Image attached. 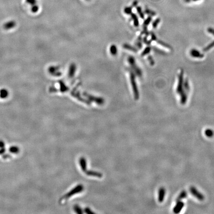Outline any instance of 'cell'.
Returning a JSON list of instances; mask_svg holds the SVG:
<instances>
[{
  "mask_svg": "<svg viewBox=\"0 0 214 214\" xmlns=\"http://www.w3.org/2000/svg\"><path fill=\"white\" fill-rule=\"evenodd\" d=\"M131 17H132V20L134 21V26H137L139 25V21L138 20L137 17L136 16V14H131Z\"/></svg>",
  "mask_w": 214,
  "mask_h": 214,
  "instance_id": "cell-14",
  "label": "cell"
},
{
  "mask_svg": "<svg viewBox=\"0 0 214 214\" xmlns=\"http://www.w3.org/2000/svg\"><path fill=\"white\" fill-rule=\"evenodd\" d=\"M184 204L182 201L177 202L176 205L173 209V212L175 214H178L182 211V209L184 207Z\"/></svg>",
  "mask_w": 214,
  "mask_h": 214,
  "instance_id": "cell-5",
  "label": "cell"
},
{
  "mask_svg": "<svg viewBox=\"0 0 214 214\" xmlns=\"http://www.w3.org/2000/svg\"><path fill=\"white\" fill-rule=\"evenodd\" d=\"M124 11L126 14H131V12H132V8L131 7H126L124 10Z\"/></svg>",
  "mask_w": 214,
  "mask_h": 214,
  "instance_id": "cell-19",
  "label": "cell"
},
{
  "mask_svg": "<svg viewBox=\"0 0 214 214\" xmlns=\"http://www.w3.org/2000/svg\"><path fill=\"white\" fill-rule=\"evenodd\" d=\"M74 210L77 214H81L83 213L82 211V209L80 208V207H79L78 205H75L74 206Z\"/></svg>",
  "mask_w": 214,
  "mask_h": 214,
  "instance_id": "cell-15",
  "label": "cell"
},
{
  "mask_svg": "<svg viewBox=\"0 0 214 214\" xmlns=\"http://www.w3.org/2000/svg\"><path fill=\"white\" fill-rule=\"evenodd\" d=\"M137 1L134 2V3H133V6H136V5H137Z\"/></svg>",
  "mask_w": 214,
  "mask_h": 214,
  "instance_id": "cell-27",
  "label": "cell"
},
{
  "mask_svg": "<svg viewBox=\"0 0 214 214\" xmlns=\"http://www.w3.org/2000/svg\"><path fill=\"white\" fill-rule=\"evenodd\" d=\"M123 47H124L125 48L127 49L128 50H131V51H134V52L136 51L135 49L134 48L131 47V46L129 45H128V44H125V45H123Z\"/></svg>",
  "mask_w": 214,
  "mask_h": 214,
  "instance_id": "cell-18",
  "label": "cell"
},
{
  "mask_svg": "<svg viewBox=\"0 0 214 214\" xmlns=\"http://www.w3.org/2000/svg\"><path fill=\"white\" fill-rule=\"evenodd\" d=\"M110 52H111V54L113 55H116L117 53V49H116V46L115 45L112 46L110 48Z\"/></svg>",
  "mask_w": 214,
  "mask_h": 214,
  "instance_id": "cell-16",
  "label": "cell"
},
{
  "mask_svg": "<svg viewBox=\"0 0 214 214\" xmlns=\"http://www.w3.org/2000/svg\"><path fill=\"white\" fill-rule=\"evenodd\" d=\"M151 21V18L150 17H148V19L145 21L144 25L146 26H147Z\"/></svg>",
  "mask_w": 214,
  "mask_h": 214,
  "instance_id": "cell-23",
  "label": "cell"
},
{
  "mask_svg": "<svg viewBox=\"0 0 214 214\" xmlns=\"http://www.w3.org/2000/svg\"><path fill=\"white\" fill-rule=\"evenodd\" d=\"M137 11L138 13L139 14V16L142 19H144V14H143V12H142V10H141V8L140 7H138L137 8Z\"/></svg>",
  "mask_w": 214,
  "mask_h": 214,
  "instance_id": "cell-17",
  "label": "cell"
},
{
  "mask_svg": "<svg viewBox=\"0 0 214 214\" xmlns=\"http://www.w3.org/2000/svg\"><path fill=\"white\" fill-rule=\"evenodd\" d=\"M189 190H190V192L192 195L194 196V197H196L198 200L201 201H204L205 199L204 196L201 192L199 191L194 186H191L189 188Z\"/></svg>",
  "mask_w": 214,
  "mask_h": 214,
  "instance_id": "cell-2",
  "label": "cell"
},
{
  "mask_svg": "<svg viewBox=\"0 0 214 214\" xmlns=\"http://www.w3.org/2000/svg\"><path fill=\"white\" fill-rule=\"evenodd\" d=\"M205 134L208 137L211 138L214 136V132L212 129L208 128L205 131Z\"/></svg>",
  "mask_w": 214,
  "mask_h": 214,
  "instance_id": "cell-13",
  "label": "cell"
},
{
  "mask_svg": "<svg viewBox=\"0 0 214 214\" xmlns=\"http://www.w3.org/2000/svg\"><path fill=\"white\" fill-rule=\"evenodd\" d=\"M165 194H166V190L164 187H161L159 189V192H158V201L159 202L162 203L164 201Z\"/></svg>",
  "mask_w": 214,
  "mask_h": 214,
  "instance_id": "cell-7",
  "label": "cell"
},
{
  "mask_svg": "<svg viewBox=\"0 0 214 214\" xmlns=\"http://www.w3.org/2000/svg\"><path fill=\"white\" fill-rule=\"evenodd\" d=\"M149 51H150V48H147L144 50V51L143 52L142 54V55H146V54H148V53L149 52Z\"/></svg>",
  "mask_w": 214,
  "mask_h": 214,
  "instance_id": "cell-26",
  "label": "cell"
},
{
  "mask_svg": "<svg viewBox=\"0 0 214 214\" xmlns=\"http://www.w3.org/2000/svg\"><path fill=\"white\" fill-rule=\"evenodd\" d=\"M131 84H132V88H133V92L134 94V98H135V99L138 100V99L139 98V93H138L136 82L135 80V76L132 72L131 73Z\"/></svg>",
  "mask_w": 214,
  "mask_h": 214,
  "instance_id": "cell-3",
  "label": "cell"
},
{
  "mask_svg": "<svg viewBox=\"0 0 214 214\" xmlns=\"http://www.w3.org/2000/svg\"><path fill=\"white\" fill-rule=\"evenodd\" d=\"M80 163L82 171L84 172H86L87 170L86 161L84 158L81 157L80 159Z\"/></svg>",
  "mask_w": 214,
  "mask_h": 214,
  "instance_id": "cell-10",
  "label": "cell"
},
{
  "mask_svg": "<svg viewBox=\"0 0 214 214\" xmlns=\"http://www.w3.org/2000/svg\"><path fill=\"white\" fill-rule=\"evenodd\" d=\"M84 212H85V213H86V214H95V213L93 212H92L91 209L89 208H86L84 209Z\"/></svg>",
  "mask_w": 214,
  "mask_h": 214,
  "instance_id": "cell-22",
  "label": "cell"
},
{
  "mask_svg": "<svg viewBox=\"0 0 214 214\" xmlns=\"http://www.w3.org/2000/svg\"><path fill=\"white\" fill-rule=\"evenodd\" d=\"M85 173L89 176H96V177H102L103 176L102 173L99 172H94L92 170H86L85 172Z\"/></svg>",
  "mask_w": 214,
  "mask_h": 214,
  "instance_id": "cell-9",
  "label": "cell"
},
{
  "mask_svg": "<svg viewBox=\"0 0 214 214\" xmlns=\"http://www.w3.org/2000/svg\"><path fill=\"white\" fill-rule=\"evenodd\" d=\"M84 95L85 97H86L87 98H88V99L91 100L92 102H96L97 104L99 105H102L104 103V100L102 98H98V97H96L92 96L91 95H89L88 94L84 93Z\"/></svg>",
  "mask_w": 214,
  "mask_h": 214,
  "instance_id": "cell-4",
  "label": "cell"
},
{
  "mask_svg": "<svg viewBox=\"0 0 214 214\" xmlns=\"http://www.w3.org/2000/svg\"><path fill=\"white\" fill-rule=\"evenodd\" d=\"M75 71H76V65L74 64H72L71 65L70 70H69L68 75H69L70 77H74V74H75Z\"/></svg>",
  "mask_w": 214,
  "mask_h": 214,
  "instance_id": "cell-12",
  "label": "cell"
},
{
  "mask_svg": "<svg viewBox=\"0 0 214 214\" xmlns=\"http://www.w3.org/2000/svg\"><path fill=\"white\" fill-rule=\"evenodd\" d=\"M71 94H72L73 96L75 98H77V99L79 100L80 101H81V102H84L85 103V104H86L87 105H90L89 101H88V100H86L84 99L83 98L80 97V95H79V94L77 93V92H75L74 91H73V92H71Z\"/></svg>",
  "mask_w": 214,
  "mask_h": 214,
  "instance_id": "cell-8",
  "label": "cell"
},
{
  "mask_svg": "<svg viewBox=\"0 0 214 214\" xmlns=\"http://www.w3.org/2000/svg\"><path fill=\"white\" fill-rule=\"evenodd\" d=\"M185 1V2H187V3H189V2H190L191 0H184Z\"/></svg>",
  "mask_w": 214,
  "mask_h": 214,
  "instance_id": "cell-28",
  "label": "cell"
},
{
  "mask_svg": "<svg viewBox=\"0 0 214 214\" xmlns=\"http://www.w3.org/2000/svg\"><path fill=\"white\" fill-rule=\"evenodd\" d=\"M128 61H129V63H130L131 65H132L133 69L134 70H135L136 74H137L138 76H140V75H141V71L140 70V69L138 68L137 67H136L135 64L134 59L133 57H129Z\"/></svg>",
  "mask_w": 214,
  "mask_h": 214,
  "instance_id": "cell-6",
  "label": "cell"
},
{
  "mask_svg": "<svg viewBox=\"0 0 214 214\" xmlns=\"http://www.w3.org/2000/svg\"><path fill=\"white\" fill-rule=\"evenodd\" d=\"M191 55L192 56H194L195 57H199L200 54L198 51H195V50H193L192 51Z\"/></svg>",
  "mask_w": 214,
  "mask_h": 214,
  "instance_id": "cell-20",
  "label": "cell"
},
{
  "mask_svg": "<svg viewBox=\"0 0 214 214\" xmlns=\"http://www.w3.org/2000/svg\"><path fill=\"white\" fill-rule=\"evenodd\" d=\"M145 12H146V14H151V15H155V13L154 12L149 10H146L145 11Z\"/></svg>",
  "mask_w": 214,
  "mask_h": 214,
  "instance_id": "cell-25",
  "label": "cell"
},
{
  "mask_svg": "<svg viewBox=\"0 0 214 214\" xmlns=\"http://www.w3.org/2000/svg\"><path fill=\"white\" fill-rule=\"evenodd\" d=\"M187 192L183 190L181 192L179 195L178 196V197H177V198L176 199V202L180 201V200L185 198L186 197H187Z\"/></svg>",
  "mask_w": 214,
  "mask_h": 214,
  "instance_id": "cell-11",
  "label": "cell"
},
{
  "mask_svg": "<svg viewBox=\"0 0 214 214\" xmlns=\"http://www.w3.org/2000/svg\"><path fill=\"white\" fill-rule=\"evenodd\" d=\"M160 22V19H157L153 23V27H155L156 26H157L158 23Z\"/></svg>",
  "mask_w": 214,
  "mask_h": 214,
  "instance_id": "cell-24",
  "label": "cell"
},
{
  "mask_svg": "<svg viewBox=\"0 0 214 214\" xmlns=\"http://www.w3.org/2000/svg\"><path fill=\"white\" fill-rule=\"evenodd\" d=\"M87 1H89V0H87Z\"/></svg>",
  "mask_w": 214,
  "mask_h": 214,
  "instance_id": "cell-30",
  "label": "cell"
},
{
  "mask_svg": "<svg viewBox=\"0 0 214 214\" xmlns=\"http://www.w3.org/2000/svg\"><path fill=\"white\" fill-rule=\"evenodd\" d=\"M83 189L84 187L83 185L81 184H79L77 186V187H74L71 191L69 192L68 193H67L65 196H64V197H62V199H67L69 197L74 195V194L81 192Z\"/></svg>",
  "mask_w": 214,
  "mask_h": 214,
  "instance_id": "cell-1",
  "label": "cell"
},
{
  "mask_svg": "<svg viewBox=\"0 0 214 214\" xmlns=\"http://www.w3.org/2000/svg\"><path fill=\"white\" fill-rule=\"evenodd\" d=\"M194 2H197V1H199V0H192Z\"/></svg>",
  "mask_w": 214,
  "mask_h": 214,
  "instance_id": "cell-29",
  "label": "cell"
},
{
  "mask_svg": "<svg viewBox=\"0 0 214 214\" xmlns=\"http://www.w3.org/2000/svg\"><path fill=\"white\" fill-rule=\"evenodd\" d=\"M36 0H26V2L33 6L36 5Z\"/></svg>",
  "mask_w": 214,
  "mask_h": 214,
  "instance_id": "cell-21",
  "label": "cell"
}]
</instances>
